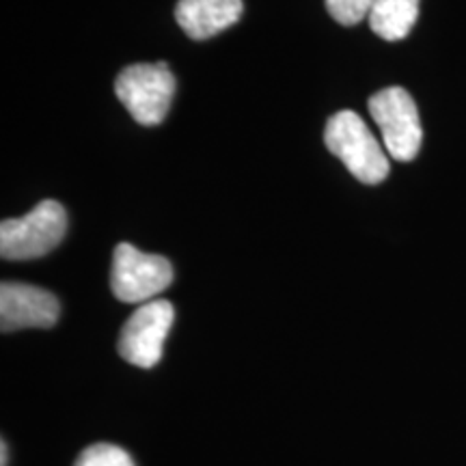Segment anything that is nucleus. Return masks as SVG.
<instances>
[{
  "mask_svg": "<svg viewBox=\"0 0 466 466\" xmlns=\"http://www.w3.org/2000/svg\"><path fill=\"white\" fill-rule=\"evenodd\" d=\"M324 143L359 182L376 186L389 177L391 167L387 154L365 121L352 110H341L330 116L324 130Z\"/></svg>",
  "mask_w": 466,
  "mask_h": 466,
  "instance_id": "f257e3e1",
  "label": "nucleus"
},
{
  "mask_svg": "<svg viewBox=\"0 0 466 466\" xmlns=\"http://www.w3.org/2000/svg\"><path fill=\"white\" fill-rule=\"evenodd\" d=\"M67 214L58 201H42L26 217L3 220L0 255L3 259H37L55 250L66 238Z\"/></svg>",
  "mask_w": 466,
  "mask_h": 466,
  "instance_id": "f03ea898",
  "label": "nucleus"
},
{
  "mask_svg": "<svg viewBox=\"0 0 466 466\" xmlns=\"http://www.w3.org/2000/svg\"><path fill=\"white\" fill-rule=\"evenodd\" d=\"M115 93L141 126H158L175 96V76L167 63H138L116 76Z\"/></svg>",
  "mask_w": 466,
  "mask_h": 466,
  "instance_id": "7ed1b4c3",
  "label": "nucleus"
},
{
  "mask_svg": "<svg viewBox=\"0 0 466 466\" xmlns=\"http://www.w3.org/2000/svg\"><path fill=\"white\" fill-rule=\"evenodd\" d=\"M370 113L380 127L384 147L391 158L410 162L417 158L423 141V127L417 104L401 86H389L370 97Z\"/></svg>",
  "mask_w": 466,
  "mask_h": 466,
  "instance_id": "20e7f679",
  "label": "nucleus"
},
{
  "mask_svg": "<svg viewBox=\"0 0 466 466\" xmlns=\"http://www.w3.org/2000/svg\"><path fill=\"white\" fill-rule=\"evenodd\" d=\"M173 281V268L162 255L141 253L132 244L115 248L110 288L121 302H149Z\"/></svg>",
  "mask_w": 466,
  "mask_h": 466,
  "instance_id": "39448f33",
  "label": "nucleus"
},
{
  "mask_svg": "<svg viewBox=\"0 0 466 466\" xmlns=\"http://www.w3.org/2000/svg\"><path fill=\"white\" fill-rule=\"evenodd\" d=\"M175 319L168 300H149L132 313L119 335V354L137 367L158 365L165 350V339Z\"/></svg>",
  "mask_w": 466,
  "mask_h": 466,
  "instance_id": "423d86ee",
  "label": "nucleus"
},
{
  "mask_svg": "<svg viewBox=\"0 0 466 466\" xmlns=\"http://www.w3.org/2000/svg\"><path fill=\"white\" fill-rule=\"evenodd\" d=\"M61 316V305L48 289L28 283L5 281L0 285V330L50 329Z\"/></svg>",
  "mask_w": 466,
  "mask_h": 466,
  "instance_id": "0eeeda50",
  "label": "nucleus"
},
{
  "mask_svg": "<svg viewBox=\"0 0 466 466\" xmlns=\"http://www.w3.org/2000/svg\"><path fill=\"white\" fill-rule=\"evenodd\" d=\"M242 15V0H179L175 20L192 39H209L236 25Z\"/></svg>",
  "mask_w": 466,
  "mask_h": 466,
  "instance_id": "6e6552de",
  "label": "nucleus"
},
{
  "mask_svg": "<svg viewBox=\"0 0 466 466\" xmlns=\"http://www.w3.org/2000/svg\"><path fill=\"white\" fill-rule=\"evenodd\" d=\"M419 17V0H376L370 11V26L378 37L400 42L408 37Z\"/></svg>",
  "mask_w": 466,
  "mask_h": 466,
  "instance_id": "1a4fd4ad",
  "label": "nucleus"
},
{
  "mask_svg": "<svg viewBox=\"0 0 466 466\" xmlns=\"http://www.w3.org/2000/svg\"><path fill=\"white\" fill-rule=\"evenodd\" d=\"M76 466H134V462L130 453L121 447L100 442V445L86 447L76 460Z\"/></svg>",
  "mask_w": 466,
  "mask_h": 466,
  "instance_id": "9d476101",
  "label": "nucleus"
},
{
  "mask_svg": "<svg viewBox=\"0 0 466 466\" xmlns=\"http://www.w3.org/2000/svg\"><path fill=\"white\" fill-rule=\"evenodd\" d=\"M374 3L376 0H326V9L339 25L354 26L363 17H370Z\"/></svg>",
  "mask_w": 466,
  "mask_h": 466,
  "instance_id": "9b49d317",
  "label": "nucleus"
},
{
  "mask_svg": "<svg viewBox=\"0 0 466 466\" xmlns=\"http://www.w3.org/2000/svg\"><path fill=\"white\" fill-rule=\"evenodd\" d=\"M7 453H9V447L7 442H0V466H7Z\"/></svg>",
  "mask_w": 466,
  "mask_h": 466,
  "instance_id": "f8f14e48",
  "label": "nucleus"
}]
</instances>
